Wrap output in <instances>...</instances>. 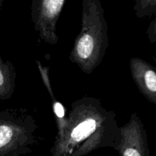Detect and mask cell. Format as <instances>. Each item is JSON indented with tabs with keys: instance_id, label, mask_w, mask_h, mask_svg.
<instances>
[{
	"instance_id": "1",
	"label": "cell",
	"mask_w": 156,
	"mask_h": 156,
	"mask_svg": "<svg viewBox=\"0 0 156 156\" xmlns=\"http://www.w3.org/2000/svg\"><path fill=\"white\" fill-rule=\"evenodd\" d=\"M120 127L116 114L99 99L83 96L72 103L63 136L55 141L50 156H85L99 149H117Z\"/></svg>"
},
{
	"instance_id": "2",
	"label": "cell",
	"mask_w": 156,
	"mask_h": 156,
	"mask_svg": "<svg viewBox=\"0 0 156 156\" xmlns=\"http://www.w3.org/2000/svg\"><path fill=\"white\" fill-rule=\"evenodd\" d=\"M108 45V26L101 2L83 0L81 30L75 40L69 60L90 75L101 63Z\"/></svg>"
},
{
	"instance_id": "3",
	"label": "cell",
	"mask_w": 156,
	"mask_h": 156,
	"mask_svg": "<svg viewBox=\"0 0 156 156\" xmlns=\"http://www.w3.org/2000/svg\"><path fill=\"white\" fill-rule=\"evenodd\" d=\"M38 129L27 109H0V156L28 155L39 143Z\"/></svg>"
},
{
	"instance_id": "4",
	"label": "cell",
	"mask_w": 156,
	"mask_h": 156,
	"mask_svg": "<svg viewBox=\"0 0 156 156\" xmlns=\"http://www.w3.org/2000/svg\"><path fill=\"white\" fill-rule=\"evenodd\" d=\"M65 0H33L31 2V20L35 30L41 41L56 44L59 37L56 24L64 7Z\"/></svg>"
},
{
	"instance_id": "5",
	"label": "cell",
	"mask_w": 156,
	"mask_h": 156,
	"mask_svg": "<svg viewBox=\"0 0 156 156\" xmlns=\"http://www.w3.org/2000/svg\"><path fill=\"white\" fill-rule=\"evenodd\" d=\"M116 151L119 156H150L148 136L143 121L136 113L120 126V139Z\"/></svg>"
},
{
	"instance_id": "6",
	"label": "cell",
	"mask_w": 156,
	"mask_h": 156,
	"mask_svg": "<svg viewBox=\"0 0 156 156\" xmlns=\"http://www.w3.org/2000/svg\"><path fill=\"white\" fill-rule=\"evenodd\" d=\"M129 69L140 92L156 105V68L141 58L133 57L129 61Z\"/></svg>"
},
{
	"instance_id": "7",
	"label": "cell",
	"mask_w": 156,
	"mask_h": 156,
	"mask_svg": "<svg viewBox=\"0 0 156 156\" xmlns=\"http://www.w3.org/2000/svg\"><path fill=\"white\" fill-rule=\"evenodd\" d=\"M37 64L38 69L41 73L43 82L50 96L52 110H53V114H54V119L56 121V128H57V134H56L55 141H58L62 139L64 135V133L66 129L67 115L66 114V109L62 103L57 101L54 92H53V87H52V84L50 79V75H49V67L42 66L39 61L37 62Z\"/></svg>"
},
{
	"instance_id": "8",
	"label": "cell",
	"mask_w": 156,
	"mask_h": 156,
	"mask_svg": "<svg viewBox=\"0 0 156 156\" xmlns=\"http://www.w3.org/2000/svg\"><path fill=\"white\" fill-rule=\"evenodd\" d=\"M17 73L11 61H3L0 56V100L12 98L15 88Z\"/></svg>"
},
{
	"instance_id": "9",
	"label": "cell",
	"mask_w": 156,
	"mask_h": 156,
	"mask_svg": "<svg viewBox=\"0 0 156 156\" xmlns=\"http://www.w3.org/2000/svg\"><path fill=\"white\" fill-rule=\"evenodd\" d=\"M133 11L140 19L150 18L156 13V0H136Z\"/></svg>"
},
{
	"instance_id": "10",
	"label": "cell",
	"mask_w": 156,
	"mask_h": 156,
	"mask_svg": "<svg viewBox=\"0 0 156 156\" xmlns=\"http://www.w3.org/2000/svg\"><path fill=\"white\" fill-rule=\"evenodd\" d=\"M146 35L151 44L156 43V18L149 24L146 30Z\"/></svg>"
},
{
	"instance_id": "11",
	"label": "cell",
	"mask_w": 156,
	"mask_h": 156,
	"mask_svg": "<svg viewBox=\"0 0 156 156\" xmlns=\"http://www.w3.org/2000/svg\"><path fill=\"white\" fill-rule=\"evenodd\" d=\"M2 2L3 1H0V9H1L2 6Z\"/></svg>"
},
{
	"instance_id": "12",
	"label": "cell",
	"mask_w": 156,
	"mask_h": 156,
	"mask_svg": "<svg viewBox=\"0 0 156 156\" xmlns=\"http://www.w3.org/2000/svg\"><path fill=\"white\" fill-rule=\"evenodd\" d=\"M153 59H154V60H155V63H156V53H155V56H153Z\"/></svg>"
}]
</instances>
